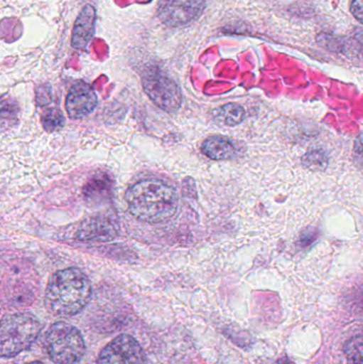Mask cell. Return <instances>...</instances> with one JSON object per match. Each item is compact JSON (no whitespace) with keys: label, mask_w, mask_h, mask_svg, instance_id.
Segmentation results:
<instances>
[{"label":"cell","mask_w":363,"mask_h":364,"mask_svg":"<svg viewBox=\"0 0 363 364\" xmlns=\"http://www.w3.org/2000/svg\"><path fill=\"white\" fill-rule=\"evenodd\" d=\"M145 93L159 108L166 112H176L181 106L180 87L170 77L157 68L145 70L142 77Z\"/></svg>","instance_id":"5b68a950"},{"label":"cell","mask_w":363,"mask_h":364,"mask_svg":"<svg viewBox=\"0 0 363 364\" xmlns=\"http://www.w3.org/2000/svg\"><path fill=\"white\" fill-rule=\"evenodd\" d=\"M275 364H294V363L289 358V357H281V358L278 359Z\"/></svg>","instance_id":"d6986e66"},{"label":"cell","mask_w":363,"mask_h":364,"mask_svg":"<svg viewBox=\"0 0 363 364\" xmlns=\"http://www.w3.org/2000/svg\"><path fill=\"white\" fill-rule=\"evenodd\" d=\"M363 0H353L351 4V12L353 16L357 19L359 23H362L363 16Z\"/></svg>","instance_id":"ac0fdd59"},{"label":"cell","mask_w":363,"mask_h":364,"mask_svg":"<svg viewBox=\"0 0 363 364\" xmlns=\"http://www.w3.org/2000/svg\"><path fill=\"white\" fill-rule=\"evenodd\" d=\"M97 106V95L87 83L79 81L72 85L66 97V111L70 119H80L89 115Z\"/></svg>","instance_id":"ba28073f"},{"label":"cell","mask_w":363,"mask_h":364,"mask_svg":"<svg viewBox=\"0 0 363 364\" xmlns=\"http://www.w3.org/2000/svg\"><path fill=\"white\" fill-rule=\"evenodd\" d=\"M111 183L106 177H94L85 188V196L87 200L99 201L108 196Z\"/></svg>","instance_id":"4fadbf2b"},{"label":"cell","mask_w":363,"mask_h":364,"mask_svg":"<svg viewBox=\"0 0 363 364\" xmlns=\"http://www.w3.org/2000/svg\"><path fill=\"white\" fill-rule=\"evenodd\" d=\"M115 235L114 224L108 218H90L85 220L78 231V237L87 241H108Z\"/></svg>","instance_id":"30bf717a"},{"label":"cell","mask_w":363,"mask_h":364,"mask_svg":"<svg viewBox=\"0 0 363 364\" xmlns=\"http://www.w3.org/2000/svg\"><path fill=\"white\" fill-rule=\"evenodd\" d=\"M244 109L236 104H228L217 110V119L227 126H236L244 119Z\"/></svg>","instance_id":"5bb4252c"},{"label":"cell","mask_w":363,"mask_h":364,"mask_svg":"<svg viewBox=\"0 0 363 364\" xmlns=\"http://www.w3.org/2000/svg\"><path fill=\"white\" fill-rule=\"evenodd\" d=\"M92 286L80 269L55 272L47 284L45 306L55 316L68 318L82 311L91 301Z\"/></svg>","instance_id":"6da1fadb"},{"label":"cell","mask_w":363,"mask_h":364,"mask_svg":"<svg viewBox=\"0 0 363 364\" xmlns=\"http://www.w3.org/2000/svg\"><path fill=\"white\" fill-rule=\"evenodd\" d=\"M19 107L11 96L0 97V132H9L18 124Z\"/></svg>","instance_id":"7c38bea8"},{"label":"cell","mask_w":363,"mask_h":364,"mask_svg":"<svg viewBox=\"0 0 363 364\" xmlns=\"http://www.w3.org/2000/svg\"><path fill=\"white\" fill-rule=\"evenodd\" d=\"M44 348L55 364H77L87 352L80 331L66 322H57L49 327L45 335Z\"/></svg>","instance_id":"277c9868"},{"label":"cell","mask_w":363,"mask_h":364,"mask_svg":"<svg viewBox=\"0 0 363 364\" xmlns=\"http://www.w3.org/2000/svg\"><path fill=\"white\" fill-rule=\"evenodd\" d=\"M25 364H45V363H40V361H31V363H25Z\"/></svg>","instance_id":"ffe728a7"},{"label":"cell","mask_w":363,"mask_h":364,"mask_svg":"<svg viewBox=\"0 0 363 364\" xmlns=\"http://www.w3.org/2000/svg\"><path fill=\"white\" fill-rule=\"evenodd\" d=\"M64 123H65V119H64L63 114L58 109H48L43 112L42 124L46 132H59L63 128Z\"/></svg>","instance_id":"9a60e30c"},{"label":"cell","mask_w":363,"mask_h":364,"mask_svg":"<svg viewBox=\"0 0 363 364\" xmlns=\"http://www.w3.org/2000/svg\"><path fill=\"white\" fill-rule=\"evenodd\" d=\"M96 364H145L144 350L131 336L119 335L102 348Z\"/></svg>","instance_id":"8992f818"},{"label":"cell","mask_w":363,"mask_h":364,"mask_svg":"<svg viewBox=\"0 0 363 364\" xmlns=\"http://www.w3.org/2000/svg\"><path fill=\"white\" fill-rule=\"evenodd\" d=\"M43 325L28 312L9 314L0 320V358H13L36 342Z\"/></svg>","instance_id":"3957f363"},{"label":"cell","mask_w":363,"mask_h":364,"mask_svg":"<svg viewBox=\"0 0 363 364\" xmlns=\"http://www.w3.org/2000/svg\"><path fill=\"white\" fill-rule=\"evenodd\" d=\"M205 0H166L159 10V18L168 27H183L202 16Z\"/></svg>","instance_id":"52a82bcc"},{"label":"cell","mask_w":363,"mask_h":364,"mask_svg":"<svg viewBox=\"0 0 363 364\" xmlns=\"http://www.w3.org/2000/svg\"><path fill=\"white\" fill-rule=\"evenodd\" d=\"M303 164L310 171L325 170L328 164L327 156L321 151H311L303 158Z\"/></svg>","instance_id":"2e32d148"},{"label":"cell","mask_w":363,"mask_h":364,"mask_svg":"<svg viewBox=\"0 0 363 364\" xmlns=\"http://www.w3.org/2000/svg\"><path fill=\"white\" fill-rule=\"evenodd\" d=\"M130 213L145 223L157 224L176 213L178 197L174 188L159 181H142L126 193Z\"/></svg>","instance_id":"7a4b0ae2"},{"label":"cell","mask_w":363,"mask_h":364,"mask_svg":"<svg viewBox=\"0 0 363 364\" xmlns=\"http://www.w3.org/2000/svg\"><path fill=\"white\" fill-rule=\"evenodd\" d=\"M202 153L212 160H226L234 155V147L227 139L212 136L202 143Z\"/></svg>","instance_id":"8fae6325"},{"label":"cell","mask_w":363,"mask_h":364,"mask_svg":"<svg viewBox=\"0 0 363 364\" xmlns=\"http://www.w3.org/2000/svg\"><path fill=\"white\" fill-rule=\"evenodd\" d=\"M96 10L92 4L83 6L72 29V46L77 50H85L95 32Z\"/></svg>","instance_id":"9c48e42d"},{"label":"cell","mask_w":363,"mask_h":364,"mask_svg":"<svg viewBox=\"0 0 363 364\" xmlns=\"http://www.w3.org/2000/svg\"><path fill=\"white\" fill-rule=\"evenodd\" d=\"M345 355L350 364H362V337L357 336L345 344Z\"/></svg>","instance_id":"e0dca14e"}]
</instances>
